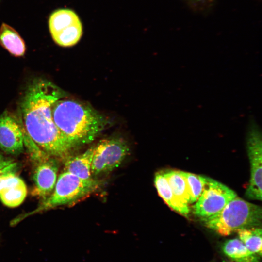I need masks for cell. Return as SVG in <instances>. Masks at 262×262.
Wrapping results in <instances>:
<instances>
[{"instance_id": "cell-1", "label": "cell", "mask_w": 262, "mask_h": 262, "mask_svg": "<svg viewBox=\"0 0 262 262\" xmlns=\"http://www.w3.org/2000/svg\"><path fill=\"white\" fill-rule=\"evenodd\" d=\"M63 93L50 82L42 79L28 86L21 104L22 125L30 138L43 151L64 159L77 147L55 124L51 107Z\"/></svg>"}, {"instance_id": "cell-2", "label": "cell", "mask_w": 262, "mask_h": 262, "mask_svg": "<svg viewBox=\"0 0 262 262\" xmlns=\"http://www.w3.org/2000/svg\"><path fill=\"white\" fill-rule=\"evenodd\" d=\"M53 120L76 147L94 140L107 124L104 116L82 102L60 98L51 107Z\"/></svg>"}, {"instance_id": "cell-3", "label": "cell", "mask_w": 262, "mask_h": 262, "mask_svg": "<svg viewBox=\"0 0 262 262\" xmlns=\"http://www.w3.org/2000/svg\"><path fill=\"white\" fill-rule=\"evenodd\" d=\"M262 208L237 196L217 213L201 219L204 225L222 236H229L245 228L259 227Z\"/></svg>"}, {"instance_id": "cell-4", "label": "cell", "mask_w": 262, "mask_h": 262, "mask_svg": "<svg viewBox=\"0 0 262 262\" xmlns=\"http://www.w3.org/2000/svg\"><path fill=\"white\" fill-rule=\"evenodd\" d=\"M100 184L98 180L83 179L65 171L59 175L54 190L47 198L33 211L14 219L11 224L15 225L31 215L57 206L71 204L96 191Z\"/></svg>"}, {"instance_id": "cell-5", "label": "cell", "mask_w": 262, "mask_h": 262, "mask_svg": "<svg viewBox=\"0 0 262 262\" xmlns=\"http://www.w3.org/2000/svg\"><path fill=\"white\" fill-rule=\"evenodd\" d=\"M26 147L34 163L33 179L35 194L43 200L54 190L58 172V159L47 154L33 142L28 143Z\"/></svg>"}, {"instance_id": "cell-6", "label": "cell", "mask_w": 262, "mask_h": 262, "mask_svg": "<svg viewBox=\"0 0 262 262\" xmlns=\"http://www.w3.org/2000/svg\"><path fill=\"white\" fill-rule=\"evenodd\" d=\"M129 151L126 142L118 137L102 139L94 146L92 176L110 172L118 167Z\"/></svg>"}, {"instance_id": "cell-7", "label": "cell", "mask_w": 262, "mask_h": 262, "mask_svg": "<svg viewBox=\"0 0 262 262\" xmlns=\"http://www.w3.org/2000/svg\"><path fill=\"white\" fill-rule=\"evenodd\" d=\"M236 193L224 184L206 177V182L200 196L193 206V213L200 219L221 211L232 199Z\"/></svg>"}, {"instance_id": "cell-8", "label": "cell", "mask_w": 262, "mask_h": 262, "mask_svg": "<svg viewBox=\"0 0 262 262\" xmlns=\"http://www.w3.org/2000/svg\"><path fill=\"white\" fill-rule=\"evenodd\" d=\"M49 27L53 40L61 47L75 45L83 33L79 17L69 9H60L53 12L49 19Z\"/></svg>"}, {"instance_id": "cell-9", "label": "cell", "mask_w": 262, "mask_h": 262, "mask_svg": "<svg viewBox=\"0 0 262 262\" xmlns=\"http://www.w3.org/2000/svg\"><path fill=\"white\" fill-rule=\"evenodd\" d=\"M247 152L250 164V178L245 196L252 200H262V135L255 120L248 124Z\"/></svg>"}, {"instance_id": "cell-10", "label": "cell", "mask_w": 262, "mask_h": 262, "mask_svg": "<svg viewBox=\"0 0 262 262\" xmlns=\"http://www.w3.org/2000/svg\"><path fill=\"white\" fill-rule=\"evenodd\" d=\"M0 148L15 155L21 153L24 149L22 124L6 112L0 116Z\"/></svg>"}, {"instance_id": "cell-11", "label": "cell", "mask_w": 262, "mask_h": 262, "mask_svg": "<svg viewBox=\"0 0 262 262\" xmlns=\"http://www.w3.org/2000/svg\"><path fill=\"white\" fill-rule=\"evenodd\" d=\"M26 186L16 173L7 177L0 188V199L2 203L9 207L20 205L27 195Z\"/></svg>"}, {"instance_id": "cell-12", "label": "cell", "mask_w": 262, "mask_h": 262, "mask_svg": "<svg viewBox=\"0 0 262 262\" xmlns=\"http://www.w3.org/2000/svg\"><path fill=\"white\" fill-rule=\"evenodd\" d=\"M93 149L94 146L79 155L68 156L65 159V171L83 179H92L91 164Z\"/></svg>"}, {"instance_id": "cell-13", "label": "cell", "mask_w": 262, "mask_h": 262, "mask_svg": "<svg viewBox=\"0 0 262 262\" xmlns=\"http://www.w3.org/2000/svg\"><path fill=\"white\" fill-rule=\"evenodd\" d=\"M221 249L231 262H261V257L249 251L239 238L227 240Z\"/></svg>"}, {"instance_id": "cell-14", "label": "cell", "mask_w": 262, "mask_h": 262, "mask_svg": "<svg viewBox=\"0 0 262 262\" xmlns=\"http://www.w3.org/2000/svg\"><path fill=\"white\" fill-rule=\"evenodd\" d=\"M154 182L158 194L165 203L173 210L187 217L190 212L189 207L185 206L177 200L163 172L155 174Z\"/></svg>"}, {"instance_id": "cell-15", "label": "cell", "mask_w": 262, "mask_h": 262, "mask_svg": "<svg viewBox=\"0 0 262 262\" xmlns=\"http://www.w3.org/2000/svg\"><path fill=\"white\" fill-rule=\"evenodd\" d=\"M0 44L11 54L21 57L26 51L25 42L18 32L3 23L0 28Z\"/></svg>"}, {"instance_id": "cell-16", "label": "cell", "mask_w": 262, "mask_h": 262, "mask_svg": "<svg viewBox=\"0 0 262 262\" xmlns=\"http://www.w3.org/2000/svg\"><path fill=\"white\" fill-rule=\"evenodd\" d=\"M177 200L189 207L190 195L185 179L180 171L169 170L163 172Z\"/></svg>"}, {"instance_id": "cell-17", "label": "cell", "mask_w": 262, "mask_h": 262, "mask_svg": "<svg viewBox=\"0 0 262 262\" xmlns=\"http://www.w3.org/2000/svg\"><path fill=\"white\" fill-rule=\"evenodd\" d=\"M239 239L251 252L262 256V229L254 227L239 229L236 232Z\"/></svg>"}, {"instance_id": "cell-18", "label": "cell", "mask_w": 262, "mask_h": 262, "mask_svg": "<svg viewBox=\"0 0 262 262\" xmlns=\"http://www.w3.org/2000/svg\"><path fill=\"white\" fill-rule=\"evenodd\" d=\"M185 179L190 195V204L195 203L201 194L206 182L205 176L180 171Z\"/></svg>"}, {"instance_id": "cell-19", "label": "cell", "mask_w": 262, "mask_h": 262, "mask_svg": "<svg viewBox=\"0 0 262 262\" xmlns=\"http://www.w3.org/2000/svg\"><path fill=\"white\" fill-rule=\"evenodd\" d=\"M18 167L17 163L13 162L7 166L0 169V188L3 180L9 175L16 173Z\"/></svg>"}, {"instance_id": "cell-20", "label": "cell", "mask_w": 262, "mask_h": 262, "mask_svg": "<svg viewBox=\"0 0 262 262\" xmlns=\"http://www.w3.org/2000/svg\"><path fill=\"white\" fill-rule=\"evenodd\" d=\"M13 162V160L5 159L2 155L0 154V169L7 166Z\"/></svg>"}]
</instances>
